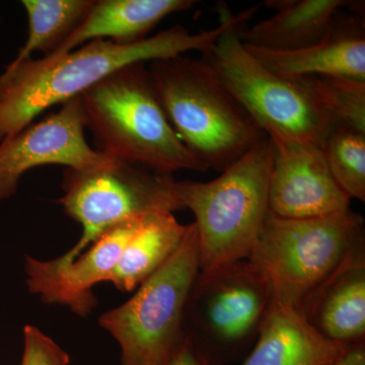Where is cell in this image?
Instances as JSON below:
<instances>
[{
    "label": "cell",
    "instance_id": "cell-1",
    "mask_svg": "<svg viewBox=\"0 0 365 365\" xmlns=\"http://www.w3.org/2000/svg\"><path fill=\"white\" fill-rule=\"evenodd\" d=\"M234 19L232 14H222L220 25L200 33L176 25L134 44L95 40L66 54L11 62L0 74V141L35 122L46 110L81 96L122 67L190 51L204 54Z\"/></svg>",
    "mask_w": 365,
    "mask_h": 365
},
{
    "label": "cell",
    "instance_id": "cell-2",
    "mask_svg": "<svg viewBox=\"0 0 365 365\" xmlns=\"http://www.w3.org/2000/svg\"><path fill=\"white\" fill-rule=\"evenodd\" d=\"M81 98L86 130L103 155L158 174L208 170L173 129L148 63L137 62L112 72Z\"/></svg>",
    "mask_w": 365,
    "mask_h": 365
},
{
    "label": "cell",
    "instance_id": "cell-3",
    "mask_svg": "<svg viewBox=\"0 0 365 365\" xmlns=\"http://www.w3.org/2000/svg\"><path fill=\"white\" fill-rule=\"evenodd\" d=\"M148 71L173 129L206 169L222 173L267 136L202 58L153 60Z\"/></svg>",
    "mask_w": 365,
    "mask_h": 365
},
{
    "label": "cell",
    "instance_id": "cell-4",
    "mask_svg": "<svg viewBox=\"0 0 365 365\" xmlns=\"http://www.w3.org/2000/svg\"><path fill=\"white\" fill-rule=\"evenodd\" d=\"M272 160L266 136L212 181H175L180 207L195 216L200 272L249 258L269 213Z\"/></svg>",
    "mask_w": 365,
    "mask_h": 365
},
{
    "label": "cell",
    "instance_id": "cell-5",
    "mask_svg": "<svg viewBox=\"0 0 365 365\" xmlns=\"http://www.w3.org/2000/svg\"><path fill=\"white\" fill-rule=\"evenodd\" d=\"M258 6L235 16L202 58L216 78L272 140L313 143L323 148L332 125L302 78L269 71L246 49L240 32Z\"/></svg>",
    "mask_w": 365,
    "mask_h": 365
},
{
    "label": "cell",
    "instance_id": "cell-6",
    "mask_svg": "<svg viewBox=\"0 0 365 365\" xmlns=\"http://www.w3.org/2000/svg\"><path fill=\"white\" fill-rule=\"evenodd\" d=\"M362 244L364 217L351 209L311 218L269 212L248 260L270 280L274 299L299 309L307 295Z\"/></svg>",
    "mask_w": 365,
    "mask_h": 365
},
{
    "label": "cell",
    "instance_id": "cell-7",
    "mask_svg": "<svg viewBox=\"0 0 365 365\" xmlns=\"http://www.w3.org/2000/svg\"><path fill=\"white\" fill-rule=\"evenodd\" d=\"M199 272L193 222L172 258L130 299L98 318L101 328L120 346L121 365L168 364L184 340L187 304Z\"/></svg>",
    "mask_w": 365,
    "mask_h": 365
},
{
    "label": "cell",
    "instance_id": "cell-8",
    "mask_svg": "<svg viewBox=\"0 0 365 365\" xmlns=\"http://www.w3.org/2000/svg\"><path fill=\"white\" fill-rule=\"evenodd\" d=\"M273 302L270 280L248 259L199 272L187 304L185 336L208 365L230 364L253 347Z\"/></svg>",
    "mask_w": 365,
    "mask_h": 365
},
{
    "label": "cell",
    "instance_id": "cell-9",
    "mask_svg": "<svg viewBox=\"0 0 365 365\" xmlns=\"http://www.w3.org/2000/svg\"><path fill=\"white\" fill-rule=\"evenodd\" d=\"M175 181L172 175L115 158L95 169L64 170L58 203L81 225V237L66 254L51 260L67 265L120 223L160 211L180 210Z\"/></svg>",
    "mask_w": 365,
    "mask_h": 365
},
{
    "label": "cell",
    "instance_id": "cell-10",
    "mask_svg": "<svg viewBox=\"0 0 365 365\" xmlns=\"http://www.w3.org/2000/svg\"><path fill=\"white\" fill-rule=\"evenodd\" d=\"M86 117L81 96L59 111L33 122L0 141V202L18 193L21 178L43 165L90 170L114 158L91 148L86 137Z\"/></svg>",
    "mask_w": 365,
    "mask_h": 365
},
{
    "label": "cell",
    "instance_id": "cell-11",
    "mask_svg": "<svg viewBox=\"0 0 365 365\" xmlns=\"http://www.w3.org/2000/svg\"><path fill=\"white\" fill-rule=\"evenodd\" d=\"M270 140L273 146L268 192L271 215L311 218L349 210L351 199L334 179L322 146Z\"/></svg>",
    "mask_w": 365,
    "mask_h": 365
},
{
    "label": "cell",
    "instance_id": "cell-12",
    "mask_svg": "<svg viewBox=\"0 0 365 365\" xmlns=\"http://www.w3.org/2000/svg\"><path fill=\"white\" fill-rule=\"evenodd\" d=\"M143 217L127 220L108 230L67 265L26 256L24 268L29 292L46 304L68 307L81 318L88 316L98 304L93 287L107 282Z\"/></svg>",
    "mask_w": 365,
    "mask_h": 365
},
{
    "label": "cell",
    "instance_id": "cell-13",
    "mask_svg": "<svg viewBox=\"0 0 365 365\" xmlns=\"http://www.w3.org/2000/svg\"><path fill=\"white\" fill-rule=\"evenodd\" d=\"M326 339L351 346L365 341V244L360 245L299 307Z\"/></svg>",
    "mask_w": 365,
    "mask_h": 365
},
{
    "label": "cell",
    "instance_id": "cell-14",
    "mask_svg": "<svg viewBox=\"0 0 365 365\" xmlns=\"http://www.w3.org/2000/svg\"><path fill=\"white\" fill-rule=\"evenodd\" d=\"M245 47L269 71L284 78L329 76L365 81L364 23L354 16H343V11L330 35L306 49L274 52Z\"/></svg>",
    "mask_w": 365,
    "mask_h": 365
},
{
    "label": "cell",
    "instance_id": "cell-15",
    "mask_svg": "<svg viewBox=\"0 0 365 365\" xmlns=\"http://www.w3.org/2000/svg\"><path fill=\"white\" fill-rule=\"evenodd\" d=\"M275 11L270 18L242 26L240 39L245 45L274 52L306 49L323 42L332 32L338 16L353 2L345 0H268Z\"/></svg>",
    "mask_w": 365,
    "mask_h": 365
},
{
    "label": "cell",
    "instance_id": "cell-16",
    "mask_svg": "<svg viewBox=\"0 0 365 365\" xmlns=\"http://www.w3.org/2000/svg\"><path fill=\"white\" fill-rule=\"evenodd\" d=\"M349 347L319 335L299 307L274 299L258 339L242 365H331Z\"/></svg>",
    "mask_w": 365,
    "mask_h": 365
},
{
    "label": "cell",
    "instance_id": "cell-17",
    "mask_svg": "<svg viewBox=\"0 0 365 365\" xmlns=\"http://www.w3.org/2000/svg\"><path fill=\"white\" fill-rule=\"evenodd\" d=\"M195 4L193 0H95L78 28L51 56L66 54L95 40L122 45L140 42L163 19Z\"/></svg>",
    "mask_w": 365,
    "mask_h": 365
},
{
    "label": "cell",
    "instance_id": "cell-18",
    "mask_svg": "<svg viewBox=\"0 0 365 365\" xmlns=\"http://www.w3.org/2000/svg\"><path fill=\"white\" fill-rule=\"evenodd\" d=\"M187 230L188 225L178 222L173 212L160 211L144 216L107 282L119 292H133L172 258Z\"/></svg>",
    "mask_w": 365,
    "mask_h": 365
},
{
    "label": "cell",
    "instance_id": "cell-19",
    "mask_svg": "<svg viewBox=\"0 0 365 365\" xmlns=\"http://www.w3.org/2000/svg\"><path fill=\"white\" fill-rule=\"evenodd\" d=\"M95 0H23L28 16V38L14 63L32 58L33 53L44 57L63 44L93 6Z\"/></svg>",
    "mask_w": 365,
    "mask_h": 365
},
{
    "label": "cell",
    "instance_id": "cell-20",
    "mask_svg": "<svg viewBox=\"0 0 365 365\" xmlns=\"http://www.w3.org/2000/svg\"><path fill=\"white\" fill-rule=\"evenodd\" d=\"M332 128L365 134V81L342 76L300 78Z\"/></svg>",
    "mask_w": 365,
    "mask_h": 365
},
{
    "label": "cell",
    "instance_id": "cell-21",
    "mask_svg": "<svg viewBox=\"0 0 365 365\" xmlns=\"http://www.w3.org/2000/svg\"><path fill=\"white\" fill-rule=\"evenodd\" d=\"M329 169L350 199L365 201V134L335 128L323 146Z\"/></svg>",
    "mask_w": 365,
    "mask_h": 365
},
{
    "label": "cell",
    "instance_id": "cell-22",
    "mask_svg": "<svg viewBox=\"0 0 365 365\" xmlns=\"http://www.w3.org/2000/svg\"><path fill=\"white\" fill-rule=\"evenodd\" d=\"M23 338L24 350L21 365L71 364L68 353L38 327H24Z\"/></svg>",
    "mask_w": 365,
    "mask_h": 365
},
{
    "label": "cell",
    "instance_id": "cell-23",
    "mask_svg": "<svg viewBox=\"0 0 365 365\" xmlns=\"http://www.w3.org/2000/svg\"><path fill=\"white\" fill-rule=\"evenodd\" d=\"M167 365H208L198 354L195 348L185 336L181 345L174 353Z\"/></svg>",
    "mask_w": 365,
    "mask_h": 365
},
{
    "label": "cell",
    "instance_id": "cell-24",
    "mask_svg": "<svg viewBox=\"0 0 365 365\" xmlns=\"http://www.w3.org/2000/svg\"><path fill=\"white\" fill-rule=\"evenodd\" d=\"M331 365H365V341L350 346L347 351Z\"/></svg>",
    "mask_w": 365,
    "mask_h": 365
},
{
    "label": "cell",
    "instance_id": "cell-25",
    "mask_svg": "<svg viewBox=\"0 0 365 365\" xmlns=\"http://www.w3.org/2000/svg\"><path fill=\"white\" fill-rule=\"evenodd\" d=\"M0 23H1V16H0Z\"/></svg>",
    "mask_w": 365,
    "mask_h": 365
}]
</instances>
